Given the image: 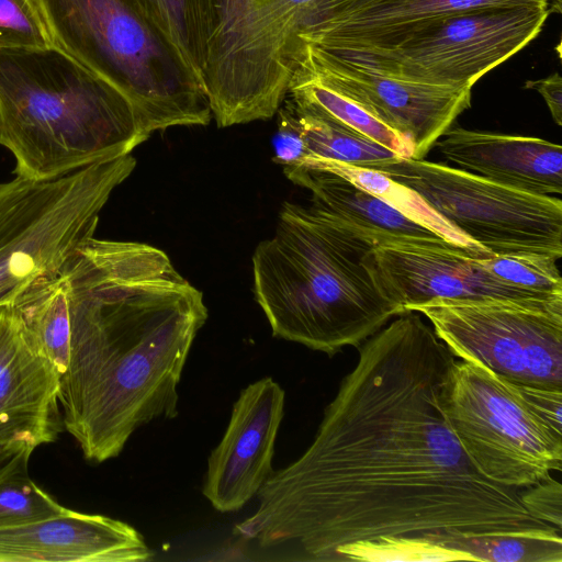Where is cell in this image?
<instances>
[{"mask_svg":"<svg viewBox=\"0 0 562 562\" xmlns=\"http://www.w3.org/2000/svg\"><path fill=\"white\" fill-rule=\"evenodd\" d=\"M457 358L414 311L359 346L311 446L235 526L313 561L496 562L509 537H558L520 491L486 479L447 415Z\"/></svg>","mask_w":562,"mask_h":562,"instance_id":"obj_1","label":"cell"},{"mask_svg":"<svg viewBox=\"0 0 562 562\" xmlns=\"http://www.w3.org/2000/svg\"><path fill=\"white\" fill-rule=\"evenodd\" d=\"M61 273L70 314L63 427L101 463L139 427L178 415V386L207 307L170 258L143 243L93 237Z\"/></svg>","mask_w":562,"mask_h":562,"instance_id":"obj_2","label":"cell"},{"mask_svg":"<svg viewBox=\"0 0 562 562\" xmlns=\"http://www.w3.org/2000/svg\"><path fill=\"white\" fill-rule=\"evenodd\" d=\"M375 244L314 204L285 202L252 255L255 297L272 335L331 357L401 314L361 262Z\"/></svg>","mask_w":562,"mask_h":562,"instance_id":"obj_3","label":"cell"},{"mask_svg":"<svg viewBox=\"0 0 562 562\" xmlns=\"http://www.w3.org/2000/svg\"><path fill=\"white\" fill-rule=\"evenodd\" d=\"M149 136L119 89L59 48H0V145L15 176L59 178Z\"/></svg>","mask_w":562,"mask_h":562,"instance_id":"obj_4","label":"cell"},{"mask_svg":"<svg viewBox=\"0 0 562 562\" xmlns=\"http://www.w3.org/2000/svg\"><path fill=\"white\" fill-rule=\"evenodd\" d=\"M53 45L132 103L147 134L212 119L200 76L135 0H35Z\"/></svg>","mask_w":562,"mask_h":562,"instance_id":"obj_5","label":"cell"},{"mask_svg":"<svg viewBox=\"0 0 562 562\" xmlns=\"http://www.w3.org/2000/svg\"><path fill=\"white\" fill-rule=\"evenodd\" d=\"M135 167L128 154L55 179L15 176L0 184V308L66 269Z\"/></svg>","mask_w":562,"mask_h":562,"instance_id":"obj_6","label":"cell"},{"mask_svg":"<svg viewBox=\"0 0 562 562\" xmlns=\"http://www.w3.org/2000/svg\"><path fill=\"white\" fill-rule=\"evenodd\" d=\"M549 13L547 3L476 8L359 45L322 49L390 77L472 89L481 77L533 41Z\"/></svg>","mask_w":562,"mask_h":562,"instance_id":"obj_7","label":"cell"},{"mask_svg":"<svg viewBox=\"0 0 562 562\" xmlns=\"http://www.w3.org/2000/svg\"><path fill=\"white\" fill-rule=\"evenodd\" d=\"M357 0H262L206 54L201 80L218 127L271 119L288 97L301 37Z\"/></svg>","mask_w":562,"mask_h":562,"instance_id":"obj_8","label":"cell"},{"mask_svg":"<svg viewBox=\"0 0 562 562\" xmlns=\"http://www.w3.org/2000/svg\"><path fill=\"white\" fill-rule=\"evenodd\" d=\"M447 415L469 459L497 484L524 490L561 471L562 428L540 412L530 386L457 360Z\"/></svg>","mask_w":562,"mask_h":562,"instance_id":"obj_9","label":"cell"},{"mask_svg":"<svg viewBox=\"0 0 562 562\" xmlns=\"http://www.w3.org/2000/svg\"><path fill=\"white\" fill-rule=\"evenodd\" d=\"M378 170L416 191L445 221L493 255L562 256V202L447 165L398 157Z\"/></svg>","mask_w":562,"mask_h":562,"instance_id":"obj_10","label":"cell"},{"mask_svg":"<svg viewBox=\"0 0 562 562\" xmlns=\"http://www.w3.org/2000/svg\"><path fill=\"white\" fill-rule=\"evenodd\" d=\"M411 311L452 355L520 385L562 390V299H434Z\"/></svg>","mask_w":562,"mask_h":562,"instance_id":"obj_11","label":"cell"},{"mask_svg":"<svg viewBox=\"0 0 562 562\" xmlns=\"http://www.w3.org/2000/svg\"><path fill=\"white\" fill-rule=\"evenodd\" d=\"M491 254L443 238H382L362 257L380 291L401 314L434 299L535 302L562 299L517 288L487 271Z\"/></svg>","mask_w":562,"mask_h":562,"instance_id":"obj_12","label":"cell"},{"mask_svg":"<svg viewBox=\"0 0 562 562\" xmlns=\"http://www.w3.org/2000/svg\"><path fill=\"white\" fill-rule=\"evenodd\" d=\"M296 70L357 103L402 135L413 146V159H424L471 105V89L390 77L314 45L304 46Z\"/></svg>","mask_w":562,"mask_h":562,"instance_id":"obj_13","label":"cell"},{"mask_svg":"<svg viewBox=\"0 0 562 562\" xmlns=\"http://www.w3.org/2000/svg\"><path fill=\"white\" fill-rule=\"evenodd\" d=\"M285 393L270 376L241 390L220 443L207 459L202 493L220 513L243 508L273 473Z\"/></svg>","mask_w":562,"mask_h":562,"instance_id":"obj_14","label":"cell"},{"mask_svg":"<svg viewBox=\"0 0 562 562\" xmlns=\"http://www.w3.org/2000/svg\"><path fill=\"white\" fill-rule=\"evenodd\" d=\"M60 373L13 306L0 308V449L33 452L63 427Z\"/></svg>","mask_w":562,"mask_h":562,"instance_id":"obj_15","label":"cell"},{"mask_svg":"<svg viewBox=\"0 0 562 562\" xmlns=\"http://www.w3.org/2000/svg\"><path fill=\"white\" fill-rule=\"evenodd\" d=\"M153 557L133 526L68 508L36 521L0 528V562H140Z\"/></svg>","mask_w":562,"mask_h":562,"instance_id":"obj_16","label":"cell"},{"mask_svg":"<svg viewBox=\"0 0 562 562\" xmlns=\"http://www.w3.org/2000/svg\"><path fill=\"white\" fill-rule=\"evenodd\" d=\"M435 145L461 170L535 194L562 193V148L558 144L451 126Z\"/></svg>","mask_w":562,"mask_h":562,"instance_id":"obj_17","label":"cell"},{"mask_svg":"<svg viewBox=\"0 0 562 562\" xmlns=\"http://www.w3.org/2000/svg\"><path fill=\"white\" fill-rule=\"evenodd\" d=\"M547 3L546 0H357L340 15L301 37L325 49L359 45L431 19L476 8ZM548 4V3H547Z\"/></svg>","mask_w":562,"mask_h":562,"instance_id":"obj_18","label":"cell"},{"mask_svg":"<svg viewBox=\"0 0 562 562\" xmlns=\"http://www.w3.org/2000/svg\"><path fill=\"white\" fill-rule=\"evenodd\" d=\"M284 175L311 191L312 204L372 234L376 243L382 238H442L340 175L306 166L284 167Z\"/></svg>","mask_w":562,"mask_h":562,"instance_id":"obj_19","label":"cell"},{"mask_svg":"<svg viewBox=\"0 0 562 562\" xmlns=\"http://www.w3.org/2000/svg\"><path fill=\"white\" fill-rule=\"evenodd\" d=\"M288 95L300 111L363 135L401 157H413V146L402 135L369 114L357 103L323 86L304 72L299 70L294 72Z\"/></svg>","mask_w":562,"mask_h":562,"instance_id":"obj_20","label":"cell"},{"mask_svg":"<svg viewBox=\"0 0 562 562\" xmlns=\"http://www.w3.org/2000/svg\"><path fill=\"white\" fill-rule=\"evenodd\" d=\"M11 306L20 315L34 344L61 375L70 355L69 302L63 273L35 284Z\"/></svg>","mask_w":562,"mask_h":562,"instance_id":"obj_21","label":"cell"},{"mask_svg":"<svg viewBox=\"0 0 562 562\" xmlns=\"http://www.w3.org/2000/svg\"><path fill=\"white\" fill-rule=\"evenodd\" d=\"M300 166L340 175L446 240L468 248L484 249L445 221L416 191L378 170L319 159H306Z\"/></svg>","mask_w":562,"mask_h":562,"instance_id":"obj_22","label":"cell"},{"mask_svg":"<svg viewBox=\"0 0 562 562\" xmlns=\"http://www.w3.org/2000/svg\"><path fill=\"white\" fill-rule=\"evenodd\" d=\"M293 108L299 117L308 154L306 159L328 160L374 169L401 157L363 135L300 111L294 105Z\"/></svg>","mask_w":562,"mask_h":562,"instance_id":"obj_23","label":"cell"},{"mask_svg":"<svg viewBox=\"0 0 562 562\" xmlns=\"http://www.w3.org/2000/svg\"><path fill=\"white\" fill-rule=\"evenodd\" d=\"M200 76L206 58V0H135Z\"/></svg>","mask_w":562,"mask_h":562,"instance_id":"obj_24","label":"cell"},{"mask_svg":"<svg viewBox=\"0 0 562 562\" xmlns=\"http://www.w3.org/2000/svg\"><path fill=\"white\" fill-rule=\"evenodd\" d=\"M31 454L21 450L0 465V528L36 521L66 508L29 476Z\"/></svg>","mask_w":562,"mask_h":562,"instance_id":"obj_25","label":"cell"},{"mask_svg":"<svg viewBox=\"0 0 562 562\" xmlns=\"http://www.w3.org/2000/svg\"><path fill=\"white\" fill-rule=\"evenodd\" d=\"M557 259L535 255H491L482 266L499 279L527 291L562 295V278Z\"/></svg>","mask_w":562,"mask_h":562,"instance_id":"obj_26","label":"cell"},{"mask_svg":"<svg viewBox=\"0 0 562 562\" xmlns=\"http://www.w3.org/2000/svg\"><path fill=\"white\" fill-rule=\"evenodd\" d=\"M54 46L35 0H0V48Z\"/></svg>","mask_w":562,"mask_h":562,"instance_id":"obj_27","label":"cell"},{"mask_svg":"<svg viewBox=\"0 0 562 562\" xmlns=\"http://www.w3.org/2000/svg\"><path fill=\"white\" fill-rule=\"evenodd\" d=\"M278 114L277 132L272 138L273 161L284 167L300 166L307 158L301 124L291 101L284 100Z\"/></svg>","mask_w":562,"mask_h":562,"instance_id":"obj_28","label":"cell"},{"mask_svg":"<svg viewBox=\"0 0 562 562\" xmlns=\"http://www.w3.org/2000/svg\"><path fill=\"white\" fill-rule=\"evenodd\" d=\"M520 491L527 509L537 518L559 529L562 527V487L552 476Z\"/></svg>","mask_w":562,"mask_h":562,"instance_id":"obj_29","label":"cell"},{"mask_svg":"<svg viewBox=\"0 0 562 562\" xmlns=\"http://www.w3.org/2000/svg\"><path fill=\"white\" fill-rule=\"evenodd\" d=\"M526 89L537 90L544 99L553 121L562 125V78L559 72L540 80H529Z\"/></svg>","mask_w":562,"mask_h":562,"instance_id":"obj_30","label":"cell"},{"mask_svg":"<svg viewBox=\"0 0 562 562\" xmlns=\"http://www.w3.org/2000/svg\"><path fill=\"white\" fill-rule=\"evenodd\" d=\"M262 0H223L224 4L238 16H244L251 8Z\"/></svg>","mask_w":562,"mask_h":562,"instance_id":"obj_31","label":"cell"},{"mask_svg":"<svg viewBox=\"0 0 562 562\" xmlns=\"http://www.w3.org/2000/svg\"><path fill=\"white\" fill-rule=\"evenodd\" d=\"M548 3L549 12L561 13L562 0H546Z\"/></svg>","mask_w":562,"mask_h":562,"instance_id":"obj_32","label":"cell"},{"mask_svg":"<svg viewBox=\"0 0 562 562\" xmlns=\"http://www.w3.org/2000/svg\"><path fill=\"white\" fill-rule=\"evenodd\" d=\"M11 453L8 450L0 449V465L10 458Z\"/></svg>","mask_w":562,"mask_h":562,"instance_id":"obj_33","label":"cell"}]
</instances>
